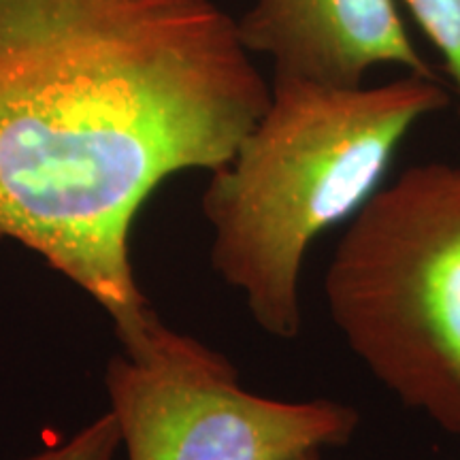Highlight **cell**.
Masks as SVG:
<instances>
[{"label":"cell","mask_w":460,"mask_h":460,"mask_svg":"<svg viewBox=\"0 0 460 460\" xmlns=\"http://www.w3.org/2000/svg\"><path fill=\"white\" fill-rule=\"evenodd\" d=\"M410 9L424 37L429 39L450 82V92L456 96L460 113V0H402Z\"/></svg>","instance_id":"cell-6"},{"label":"cell","mask_w":460,"mask_h":460,"mask_svg":"<svg viewBox=\"0 0 460 460\" xmlns=\"http://www.w3.org/2000/svg\"><path fill=\"white\" fill-rule=\"evenodd\" d=\"M273 79L356 88L376 66L439 77L416 48L396 0H254L237 20Z\"/></svg>","instance_id":"cell-5"},{"label":"cell","mask_w":460,"mask_h":460,"mask_svg":"<svg viewBox=\"0 0 460 460\" xmlns=\"http://www.w3.org/2000/svg\"><path fill=\"white\" fill-rule=\"evenodd\" d=\"M320 452L322 450H303V452L292 454V456H288L284 460H320Z\"/></svg>","instance_id":"cell-8"},{"label":"cell","mask_w":460,"mask_h":460,"mask_svg":"<svg viewBox=\"0 0 460 460\" xmlns=\"http://www.w3.org/2000/svg\"><path fill=\"white\" fill-rule=\"evenodd\" d=\"M337 331L405 407L460 435V166H410L349 220L324 275Z\"/></svg>","instance_id":"cell-3"},{"label":"cell","mask_w":460,"mask_h":460,"mask_svg":"<svg viewBox=\"0 0 460 460\" xmlns=\"http://www.w3.org/2000/svg\"><path fill=\"white\" fill-rule=\"evenodd\" d=\"M119 446H122V435H119L118 420L109 411L77 430L65 444L48 447L22 460H113Z\"/></svg>","instance_id":"cell-7"},{"label":"cell","mask_w":460,"mask_h":460,"mask_svg":"<svg viewBox=\"0 0 460 460\" xmlns=\"http://www.w3.org/2000/svg\"><path fill=\"white\" fill-rule=\"evenodd\" d=\"M269 99L216 0H0V241L118 298L149 194L226 164Z\"/></svg>","instance_id":"cell-1"},{"label":"cell","mask_w":460,"mask_h":460,"mask_svg":"<svg viewBox=\"0 0 460 460\" xmlns=\"http://www.w3.org/2000/svg\"><path fill=\"white\" fill-rule=\"evenodd\" d=\"M105 386L128 460H284L348 446L360 424L332 399L250 393L226 356L160 318L109 360Z\"/></svg>","instance_id":"cell-4"},{"label":"cell","mask_w":460,"mask_h":460,"mask_svg":"<svg viewBox=\"0 0 460 460\" xmlns=\"http://www.w3.org/2000/svg\"><path fill=\"white\" fill-rule=\"evenodd\" d=\"M450 102L441 77L411 73L356 88L273 79L261 119L203 194L211 264L264 332L298 335L309 247L369 203L410 132Z\"/></svg>","instance_id":"cell-2"}]
</instances>
